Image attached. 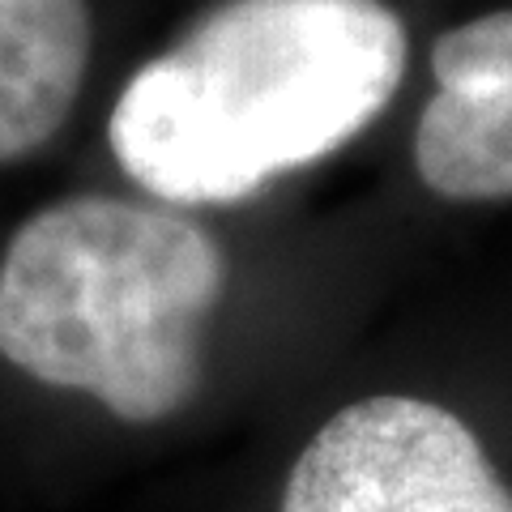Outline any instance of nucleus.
Instances as JSON below:
<instances>
[{
  "mask_svg": "<svg viewBox=\"0 0 512 512\" xmlns=\"http://www.w3.org/2000/svg\"><path fill=\"white\" fill-rule=\"evenodd\" d=\"M436 94L414 128V171L444 201L512 197V9L461 22L431 52Z\"/></svg>",
  "mask_w": 512,
  "mask_h": 512,
  "instance_id": "20e7f679",
  "label": "nucleus"
},
{
  "mask_svg": "<svg viewBox=\"0 0 512 512\" xmlns=\"http://www.w3.org/2000/svg\"><path fill=\"white\" fill-rule=\"evenodd\" d=\"M406 56L384 0H227L124 82L111 154L163 205H239L355 141Z\"/></svg>",
  "mask_w": 512,
  "mask_h": 512,
  "instance_id": "f257e3e1",
  "label": "nucleus"
},
{
  "mask_svg": "<svg viewBox=\"0 0 512 512\" xmlns=\"http://www.w3.org/2000/svg\"><path fill=\"white\" fill-rule=\"evenodd\" d=\"M282 512H512L470 423L440 402L380 393L303 444Z\"/></svg>",
  "mask_w": 512,
  "mask_h": 512,
  "instance_id": "7ed1b4c3",
  "label": "nucleus"
},
{
  "mask_svg": "<svg viewBox=\"0 0 512 512\" xmlns=\"http://www.w3.org/2000/svg\"><path fill=\"white\" fill-rule=\"evenodd\" d=\"M227 252L171 205L77 192L0 248V363L124 427L175 419L205 380Z\"/></svg>",
  "mask_w": 512,
  "mask_h": 512,
  "instance_id": "f03ea898",
  "label": "nucleus"
},
{
  "mask_svg": "<svg viewBox=\"0 0 512 512\" xmlns=\"http://www.w3.org/2000/svg\"><path fill=\"white\" fill-rule=\"evenodd\" d=\"M90 47L86 0H0V167L64 128L82 99Z\"/></svg>",
  "mask_w": 512,
  "mask_h": 512,
  "instance_id": "39448f33",
  "label": "nucleus"
}]
</instances>
